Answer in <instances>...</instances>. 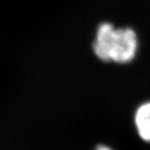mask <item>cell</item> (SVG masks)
Here are the masks:
<instances>
[{
  "label": "cell",
  "mask_w": 150,
  "mask_h": 150,
  "mask_svg": "<svg viewBox=\"0 0 150 150\" xmlns=\"http://www.w3.org/2000/svg\"><path fill=\"white\" fill-rule=\"evenodd\" d=\"M93 51L103 62L126 64L137 57L139 38L133 28H115L113 23L103 22L96 31Z\"/></svg>",
  "instance_id": "6da1fadb"
},
{
  "label": "cell",
  "mask_w": 150,
  "mask_h": 150,
  "mask_svg": "<svg viewBox=\"0 0 150 150\" xmlns=\"http://www.w3.org/2000/svg\"><path fill=\"white\" fill-rule=\"evenodd\" d=\"M134 124L140 139L150 143V100L139 104L136 109Z\"/></svg>",
  "instance_id": "7a4b0ae2"
},
{
  "label": "cell",
  "mask_w": 150,
  "mask_h": 150,
  "mask_svg": "<svg viewBox=\"0 0 150 150\" xmlns=\"http://www.w3.org/2000/svg\"><path fill=\"white\" fill-rule=\"evenodd\" d=\"M95 150H113V149H111V148L108 147V146H106V145L100 144V145H98Z\"/></svg>",
  "instance_id": "3957f363"
}]
</instances>
